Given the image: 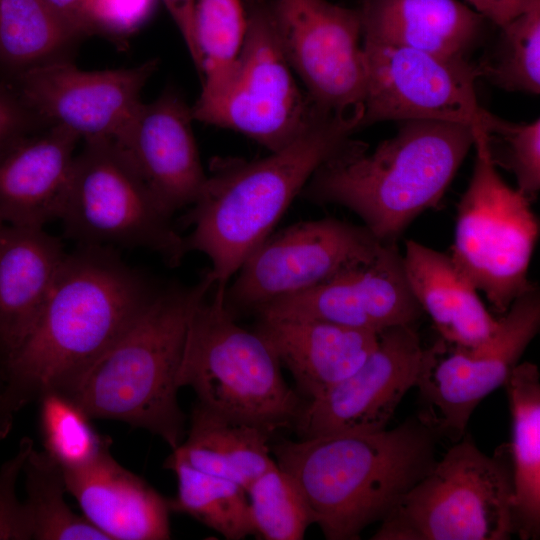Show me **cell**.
I'll return each mask as SVG.
<instances>
[{
	"label": "cell",
	"mask_w": 540,
	"mask_h": 540,
	"mask_svg": "<svg viewBox=\"0 0 540 540\" xmlns=\"http://www.w3.org/2000/svg\"><path fill=\"white\" fill-rule=\"evenodd\" d=\"M160 289L112 247L78 245L67 253L32 332L3 371L11 412L64 389Z\"/></svg>",
	"instance_id": "obj_1"
},
{
	"label": "cell",
	"mask_w": 540,
	"mask_h": 540,
	"mask_svg": "<svg viewBox=\"0 0 540 540\" xmlns=\"http://www.w3.org/2000/svg\"><path fill=\"white\" fill-rule=\"evenodd\" d=\"M438 440L415 416L389 430L282 441L271 453L325 538L354 540L431 470Z\"/></svg>",
	"instance_id": "obj_2"
},
{
	"label": "cell",
	"mask_w": 540,
	"mask_h": 540,
	"mask_svg": "<svg viewBox=\"0 0 540 540\" xmlns=\"http://www.w3.org/2000/svg\"><path fill=\"white\" fill-rule=\"evenodd\" d=\"M475 136L462 123L401 121L373 151L352 141L313 173L300 195L348 208L378 240L396 242L416 217L439 205Z\"/></svg>",
	"instance_id": "obj_3"
},
{
	"label": "cell",
	"mask_w": 540,
	"mask_h": 540,
	"mask_svg": "<svg viewBox=\"0 0 540 540\" xmlns=\"http://www.w3.org/2000/svg\"><path fill=\"white\" fill-rule=\"evenodd\" d=\"M358 128L320 112L290 144L262 159L213 170L183 219L188 252L211 263L214 287L226 288L250 253L273 231L313 173L344 150Z\"/></svg>",
	"instance_id": "obj_4"
},
{
	"label": "cell",
	"mask_w": 540,
	"mask_h": 540,
	"mask_svg": "<svg viewBox=\"0 0 540 540\" xmlns=\"http://www.w3.org/2000/svg\"><path fill=\"white\" fill-rule=\"evenodd\" d=\"M214 287L208 271L193 285L162 287L136 320L61 392L91 418L122 421L174 450L185 436L177 375L190 318Z\"/></svg>",
	"instance_id": "obj_5"
},
{
	"label": "cell",
	"mask_w": 540,
	"mask_h": 540,
	"mask_svg": "<svg viewBox=\"0 0 540 540\" xmlns=\"http://www.w3.org/2000/svg\"><path fill=\"white\" fill-rule=\"evenodd\" d=\"M224 291L213 287L195 308L177 384L191 387L198 402L211 410L272 434L293 425L299 399L269 345L236 323L224 304Z\"/></svg>",
	"instance_id": "obj_6"
},
{
	"label": "cell",
	"mask_w": 540,
	"mask_h": 540,
	"mask_svg": "<svg viewBox=\"0 0 540 540\" xmlns=\"http://www.w3.org/2000/svg\"><path fill=\"white\" fill-rule=\"evenodd\" d=\"M516 534L509 446L466 434L392 507L373 540H507Z\"/></svg>",
	"instance_id": "obj_7"
},
{
	"label": "cell",
	"mask_w": 540,
	"mask_h": 540,
	"mask_svg": "<svg viewBox=\"0 0 540 540\" xmlns=\"http://www.w3.org/2000/svg\"><path fill=\"white\" fill-rule=\"evenodd\" d=\"M474 147L475 165L457 205L449 255L503 315L516 298L537 286L528 272L539 221L531 201L496 171L482 133L476 134Z\"/></svg>",
	"instance_id": "obj_8"
},
{
	"label": "cell",
	"mask_w": 540,
	"mask_h": 540,
	"mask_svg": "<svg viewBox=\"0 0 540 540\" xmlns=\"http://www.w3.org/2000/svg\"><path fill=\"white\" fill-rule=\"evenodd\" d=\"M172 217L112 141L87 142L75 156L59 219L78 245L144 248L176 267L187 250Z\"/></svg>",
	"instance_id": "obj_9"
},
{
	"label": "cell",
	"mask_w": 540,
	"mask_h": 540,
	"mask_svg": "<svg viewBox=\"0 0 540 540\" xmlns=\"http://www.w3.org/2000/svg\"><path fill=\"white\" fill-rule=\"evenodd\" d=\"M246 32L222 96L192 112L194 121L240 132L271 152L295 140L322 111L294 77L276 22V0H241Z\"/></svg>",
	"instance_id": "obj_10"
},
{
	"label": "cell",
	"mask_w": 540,
	"mask_h": 540,
	"mask_svg": "<svg viewBox=\"0 0 540 540\" xmlns=\"http://www.w3.org/2000/svg\"><path fill=\"white\" fill-rule=\"evenodd\" d=\"M540 329L539 287L516 298L499 318L494 336L476 348H462L442 338L425 347L415 387L417 417L439 438L455 443L465 435L478 404L505 385Z\"/></svg>",
	"instance_id": "obj_11"
},
{
	"label": "cell",
	"mask_w": 540,
	"mask_h": 540,
	"mask_svg": "<svg viewBox=\"0 0 540 540\" xmlns=\"http://www.w3.org/2000/svg\"><path fill=\"white\" fill-rule=\"evenodd\" d=\"M384 243L364 225L327 217L271 233L243 262L224 291L235 317L313 288L372 260Z\"/></svg>",
	"instance_id": "obj_12"
},
{
	"label": "cell",
	"mask_w": 540,
	"mask_h": 540,
	"mask_svg": "<svg viewBox=\"0 0 540 540\" xmlns=\"http://www.w3.org/2000/svg\"><path fill=\"white\" fill-rule=\"evenodd\" d=\"M275 14L287 60L315 107L360 129L367 68L357 8L276 0Z\"/></svg>",
	"instance_id": "obj_13"
},
{
	"label": "cell",
	"mask_w": 540,
	"mask_h": 540,
	"mask_svg": "<svg viewBox=\"0 0 540 540\" xmlns=\"http://www.w3.org/2000/svg\"><path fill=\"white\" fill-rule=\"evenodd\" d=\"M367 87L361 127L387 120H436L482 130L486 109L478 64L406 47L362 41Z\"/></svg>",
	"instance_id": "obj_14"
},
{
	"label": "cell",
	"mask_w": 540,
	"mask_h": 540,
	"mask_svg": "<svg viewBox=\"0 0 540 540\" xmlns=\"http://www.w3.org/2000/svg\"><path fill=\"white\" fill-rule=\"evenodd\" d=\"M157 63L150 59L128 68L87 71L56 59L16 73L14 92L42 122L84 143L113 141L142 104V90Z\"/></svg>",
	"instance_id": "obj_15"
},
{
	"label": "cell",
	"mask_w": 540,
	"mask_h": 540,
	"mask_svg": "<svg viewBox=\"0 0 540 540\" xmlns=\"http://www.w3.org/2000/svg\"><path fill=\"white\" fill-rule=\"evenodd\" d=\"M424 349L414 325L380 331L376 348L357 370L300 407L293 423L299 439L386 429L415 387Z\"/></svg>",
	"instance_id": "obj_16"
},
{
	"label": "cell",
	"mask_w": 540,
	"mask_h": 540,
	"mask_svg": "<svg viewBox=\"0 0 540 540\" xmlns=\"http://www.w3.org/2000/svg\"><path fill=\"white\" fill-rule=\"evenodd\" d=\"M259 319L302 318L380 332L414 325L422 310L413 296L396 242L384 243L369 262L303 292L273 300Z\"/></svg>",
	"instance_id": "obj_17"
},
{
	"label": "cell",
	"mask_w": 540,
	"mask_h": 540,
	"mask_svg": "<svg viewBox=\"0 0 540 540\" xmlns=\"http://www.w3.org/2000/svg\"><path fill=\"white\" fill-rule=\"evenodd\" d=\"M191 106L165 91L139 106L112 141L152 194L171 214L190 207L205 185L193 133Z\"/></svg>",
	"instance_id": "obj_18"
},
{
	"label": "cell",
	"mask_w": 540,
	"mask_h": 540,
	"mask_svg": "<svg viewBox=\"0 0 540 540\" xmlns=\"http://www.w3.org/2000/svg\"><path fill=\"white\" fill-rule=\"evenodd\" d=\"M79 141L68 130L50 126L0 150V220L4 224L44 228L59 219Z\"/></svg>",
	"instance_id": "obj_19"
},
{
	"label": "cell",
	"mask_w": 540,
	"mask_h": 540,
	"mask_svg": "<svg viewBox=\"0 0 540 540\" xmlns=\"http://www.w3.org/2000/svg\"><path fill=\"white\" fill-rule=\"evenodd\" d=\"M44 228L4 224L0 231V371L32 332L66 257Z\"/></svg>",
	"instance_id": "obj_20"
},
{
	"label": "cell",
	"mask_w": 540,
	"mask_h": 540,
	"mask_svg": "<svg viewBox=\"0 0 540 540\" xmlns=\"http://www.w3.org/2000/svg\"><path fill=\"white\" fill-rule=\"evenodd\" d=\"M67 493L108 540H166L168 499L122 467L109 453L91 466L64 471Z\"/></svg>",
	"instance_id": "obj_21"
},
{
	"label": "cell",
	"mask_w": 540,
	"mask_h": 540,
	"mask_svg": "<svg viewBox=\"0 0 540 540\" xmlns=\"http://www.w3.org/2000/svg\"><path fill=\"white\" fill-rule=\"evenodd\" d=\"M255 331L309 400L357 370L379 337V332L302 318L259 319Z\"/></svg>",
	"instance_id": "obj_22"
},
{
	"label": "cell",
	"mask_w": 540,
	"mask_h": 540,
	"mask_svg": "<svg viewBox=\"0 0 540 540\" xmlns=\"http://www.w3.org/2000/svg\"><path fill=\"white\" fill-rule=\"evenodd\" d=\"M362 41L467 58L487 19L458 0H358Z\"/></svg>",
	"instance_id": "obj_23"
},
{
	"label": "cell",
	"mask_w": 540,
	"mask_h": 540,
	"mask_svg": "<svg viewBox=\"0 0 540 540\" xmlns=\"http://www.w3.org/2000/svg\"><path fill=\"white\" fill-rule=\"evenodd\" d=\"M402 260L410 290L440 338L472 349L494 336L499 319L488 312L474 284L449 254L408 240Z\"/></svg>",
	"instance_id": "obj_24"
},
{
	"label": "cell",
	"mask_w": 540,
	"mask_h": 540,
	"mask_svg": "<svg viewBox=\"0 0 540 540\" xmlns=\"http://www.w3.org/2000/svg\"><path fill=\"white\" fill-rule=\"evenodd\" d=\"M270 435L197 402L187 437L171 454L198 471L231 480L247 490L276 463L271 457Z\"/></svg>",
	"instance_id": "obj_25"
},
{
	"label": "cell",
	"mask_w": 540,
	"mask_h": 540,
	"mask_svg": "<svg viewBox=\"0 0 540 540\" xmlns=\"http://www.w3.org/2000/svg\"><path fill=\"white\" fill-rule=\"evenodd\" d=\"M512 423L509 446L516 534L540 536V372L532 362L515 366L505 383Z\"/></svg>",
	"instance_id": "obj_26"
},
{
	"label": "cell",
	"mask_w": 540,
	"mask_h": 540,
	"mask_svg": "<svg viewBox=\"0 0 540 540\" xmlns=\"http://www.w3.org/2000/svg\"><path fill=\"white\" fill-rule=\"evenodd\" d=\"M80 36L44 0H0V65L14 74L61 59Z\"/></svg>",
	"instance_id": "obj_27"
},
{
	"label": "cell",
	"mask_w": 540,
	"mask_h": 540,
	"mask_svg": "<svg viewBox=\"0 0 540 540\" xmlns=\"http://www.w3.org/2000/svg\"><path fill=\"white\" fill-rule=\"evenodd\" d=\"M164 467L175 473L178 483L176 497L168 499L170 512L187 514L227 540L256 536L241 485L198 471L172 454Z\"/></svg>",
	"instance_id": "obj_28"
},
{
	"label": "cell",
	"mask_w": 540,
	"mask_h": 540,
	"mask_svg": "<svg viewBox=\"0 0 540 540\" xmlns=\"http://www.w3.org/2000/svg\"><path fill=\"white\" fill-rule=\"evenodd\" d=\"M194 29L202 89L192 112L217 101L233 76L246 32L242 1L196 0Z\"/></svg>",
	"instance_id": "obj_29"
},
{
	"label": "cell",
	"mask_w": 540,
	"mask_h": 540,
	"mask_svg": "<svg viewBox=\"0 0 540 540\" xmlns=\"http://www.w3.org/2000/svg\"><path fill=\"white\" fill-rule=\"evenodd\" d=\"M22 472L25 475L27 511L32 539L108 540L83 515L66 503L67 487L61 466L46 452L34 447Z\"/></svg>",
	"instance_id": "obj_30"
},
{
	"label": "cell",
	"mask_w": 540,
	"mask_h": 540,
	"mask_svg": "<svg viewBox=\"0 0 540 540\" xmlns=\"http://www.w3.org/2000/svg\"><path fill=\"white\" fill-rule=\"evenodd\" d=\"M38 401L44 451L64 471L85 469L110 452V438L99 434L91 418L69 397L48 391Z\"/></svg>",
	"instance_id": "obj_31"
},
{
	"label": "cell",
	"mask_w": 540,
	"mask_h": 540,
	"mask_svg": "<svg viewBox=\"0 0 540 540\" xmlns=\"http://www.w3.org/2000/svg\"><path fill=\"white\" fill-rule=\"evenodd\" d=\"M495 52L478 64L480 77L511 92L540 93V0L500 28Z\"/></svg>",
	"instance_id": "obj_32"
},
{
	"label": "cell",
	"mask_w": 540,
	"mask_h": 540,
	"mask_svg": "<svg viewBox=\"0 0 540 540\" xmlns=\"http://www.w3.org/2000/svg\"><path fill=\"white\" fill-rule=\"evenodd\" d=\"M256 536L301 540L313 520L294 479L276 463L246 490Z\"/></svg>",
	"instance_id": "obj_33"
},
{
	"label": "cell",
	"mask_w": 540,
	"mask_h": 540,
	"mask_svg": "<svg viewBox=\"0 0 540 540\" xmlns=\"http://www.w3.org/2000/svg\"><path fill=\"white\" fill-rule=\"evenodd\" d=\"M482 136L491 161L513 173L531 202L540 190V120L514 123L486 112Z\"/></svg>",
	"instance_id": "obj_34"
},
{
	"label": "cell",
	"mask_w": 540,
	"mask_h": 540,
	"mask_svg": "<svg viewBox=\"0 0 540 540\" xmlns=\"http://www.w3.org/2000/svg\"><path fill=\"white\" fill-rule=\"evenodd\" d=\"M33 447V440L24 437L16 454L0 467V540L32 539L24 502L16 495V482Z\"/></svg>",
	"instance_id": "obj_35"
},
{
	"label": "cell",
	"mask_w": 540,
	"mask_h": 540,
	"mask_svg": "<svg viewBox=\"0 0 540 540\" xmlns=\"http://www.w3.org/2000/svg\"><path fill=\"white\" fill-rule=\"evenodd\" d=\"M154 0H88L94 29L125 34L138 28L150 15Z\"/></svg>",
	"instance_id": "obj_36"
},
{
	"label": "cell",
	"mask_w": 540,
	"mask_h": 540,
	"mask_svg": "<svg viewBox=\"0 0 540 540\" xmlns=\"http://www.w3.org/2000/svg\"><path fill=\"white\" fill-rule=\"evenodd\" d=\"M40 122L14 91L0 86V150L32 134Z\"/></svg>",
	"instance_id": "obj_37"
},
{
	"label": "cell",
	"mask_w": 540,
	"mask_h": 540,
	"mask_svg": "<svg viewBox=\"0 0 540 540\" xmlns=\"http://www.w3.org/2000/svg\"><path fill=\"white\" fill-rule=\"evenodd\" d=\"M176 24L191 60L200 76V55L198 52L195 29L194 9L196 0H162Z\"/></svg>",
	"instance_id": "obj_38"
},
{
	"label": "cell",
	"mask_w": 540,
	"mask_h": 540,
	"mask_svg": "<svg viewBox=\"0 0 540 540\" xmlns=\"http://www.w3.org/2000/svg\"><path fill=\"white\" fill-rule=\"evenodd\" d=\"M474 10L499 28L520 15L534 0H467Z\"/></svg>",
	"instance_id": "obj_39"
},
{
	"label": "cell",
	"mask_w": 540,
	"mask_h": 540,
	"mask_svg": "<svg viewBox=\"0 0 540 540\" xmlns=\"http://www.w3.org/2000/svg\"><path fill=\"white\" fill-rule=\"evenodd\" d=\"M44 1L81 36L93 30L88 13V0Z\"/></svg>",
	"instance_id": "obj_40"
},
{
	"label": "cell",
	"mask_w": 540,
	"mask_h": 540,
	"mask_svg": "<svg viewBox=\"0 0 540 540\" xmlns=\"http://www.w3.org/2000/svg\"><path fill=\"white\" fill-rule=\"evenodd\" d=\"M5 388L6 383L0 371V440L9 434L15 416L7 406L4 396Z\"/></svg>",
	"instance_id": "obj_41"
},
{
	"label": "cell",
	"mask_w": 540,
	"mask_h": 540,
	"mask_svg": "<svg viewBox=\"0 0 540 540\" xmlns=\"http://www.w3.org/2000/svg\"><path fill=\"white\" fill-rule=\"evenodd\" d=\"M4 223L0 220V231H1V228L3 227Z\"/></svg>",
	"instance_id": "obj_42"
}]
</instances>
